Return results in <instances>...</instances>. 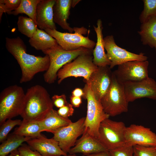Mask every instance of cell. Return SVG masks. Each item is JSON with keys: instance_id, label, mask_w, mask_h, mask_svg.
Masks as SVG:
<instances>
[{"instance_id": "obj_20", "label": "cell", "mask_w": 156, "mask_h": 156, "mask_svg": "<svg viewBox=\"0 0 156 156\" xmlns=\"http://www.w3.org/2000/svg\"><path fill=\"white\" fill-rule=\"evenodd\" d=\"M97 26H93L96 33L97 42L93 50V62L98 67L110 66L111 62L107 57L105 51L104 41L102 33L103 27L101 19L97 20Z\"/></svg>"}, {"instance_id": "obj_18", "label": "cell", "mask_w": 156, "mask_h": 156, "mask_svg": "<svg viewBox=\"0 0 156 156\" xmlns=\"http://www.w3.org/2000/svg\"><path fill=\"white\" fill-rule=\"evenodd\" d=\"M55 1V0H41L38 4L36 22L40 29H57L53 18V8Z\"/></svg>"}, {"instance_id": "obj_31", "label": "cell", "mask_w": 156, "mask_h": 156, "mask_svg": "<svg viewBox=\"0 0 156 156\" xmlns=\"http://www.w3.org/2000/svg\"><path fill=\"white\" fill-rule=\"evenodd\" d=\"M133 156H156V146H133Z\"/></svg>"}, {"instance_id": "obj_15", "label": "cell", "mask_w": 156, "mask_h": 156, "mask_svg": "<svg viewBox=\"0 0 156 156\" xmlns=\"http://www.w3.org/2000/svg\"><path fill=\"white\" fill-rule=\"evenodd\" d=\"M125 139V144L133 146H156V134L142 125L132 124L126 127Z\"/></svg>"}, {"instance_id": "obj_26", "label": "cell", "mask_w": 156, "mask_h": 156, "mask_svg": "<svg viewBox=\"0 0 156 156\" xmlns=\"http://www.w3.org/2000/svg\"><path fill=\"white\" fill-rule=\"evenodd\" d=\"M41 0H21V3L16 9L7 12L9 14L16 16L25 14L32 19L37 25L36 10L38 4Z\"/></svg>"}, {"instance_id": "obj_10", "label": "cell", "mask_w": 156, "mask_h": 156, "mask_svg": "<svg viewBox=\"0 0 156 156\" xmlns=\"http://www.w3.org/2000/svg\"><path fill=\"white\" fill-rule=\"evenodd\" d=\"M148 65L147 60L129 61L118 65L113 73L117 80L122 84L140 81L148 77Z\"/></svg>"}, {"instance_id": "obj_41", "label": "cell", "mask_w": 156, "mask_h": 156, "mask_svg": "<svg viewBox=\"0 0 156 156\" xmlns=\"http://www.w3.org/2000/svg\"><path fill=\"white\" fill-rule=\"evenodd\" d=\"M66 156H78L75 155V154H69V155H67Z\"/></svg>"}, {"instance_id": "obj_30", "label": "cell", "mask_w": 156, "mask_h": 156, "mask_svg": "<svg viewBox=\"0 0 156 156\" xmlns=\"http://www.w3.org/2000/svg\"><path fill=\"white\" fill-rule=\"evenodd\" d=\"M21 3V0H0V20L3 13L14 10L17 9Z\"/></svg>"}, {"instance_id": "obj_2", "label": "cell", "mask_w": 156, "mask_h": 156, "mask_svg": "<svg viewBox=\"0 0 156 156\" xmlns=\"http://www.w3.org/2000/svg\"><path fill=\"white\" fill-rule=\"evenodd\" d=\"M53 104L46 89L36 85L28 89L20 116L23 120L40 121L51 109Z\"/></svg>"}, {"instance_id": "obj_37", "label": "cell", "mask_w": 156, "mask_h": 156, "mask_svg": "<svg viewBox=\"0 0 156 156\" xmlns=\"http://www.w3.org/2000/svg\"><path fill=\"white\" fill-rule=\"evenodd\" d=\"M72 95L84 98L85 93L83 89L76 88L73 90L72 92Z\"/></svg>"}, {"instance_id": "obj_39", "label": "cell", "mask_w": 156, "mask_h": 156, "mask_svg": "<svg viewBox=\"0 0 156 156\" xmlns=\"http://www.w3.org/2000/svg\"><path fill=\"white\" fill-rule=\"evenodd\" d=\"M81 0H72L71 7L74 8Z\"/></svg>"}, {"instance_id": "obj_22", "label": "cell", "mask_w": 156, "mask_h": 156, "mask_svg": "<svg viewBox=\"0 0 156 156\" xmlns=\"http://www.w3.org/2000/svg\"><path fill=\"white\" fill-rule=\"evenodd\" d=\"M138 33L143 44L154 48L156 52V16H152L142 23Z\"/></svg>"}, {"instance_id": "obj_32", "label": "cell", "mask_w": 156, "mask_h": 156, "mask_svg": "<svg viewBox=\"0 0 156 156\" xmlns=\"http://www.w3.org/2000/svg\"><path fill=\"white\" fill-rule=\"evenodd\" d=\"M109 151L111 156H133V146L126 144Z\"/></svg>"}, {"instance_id": "obj_16", "label": "cell", "mask_w": 156, "mask_h": 156, "mask_svg": "<svg viewBox=\"0 0 156 156\" xmlns=\"http://www.w3.org/2000/svg\"><path fill=\"white\" fill-rule=\"evenodd\" d=\"M33 150L37 151L42 156H66L60 147L58 143L53 138H48L42 135L31 139L26 142Z\"/></svg>"}, {"instance_id": "obj_23", "label": "cell", "mask_w": 156, "mask_h": 156, "mask_svg": "<svg viewBox=\"0 0 156 156\" xmlns=\"http://www.w3.org/2000/svg\"><path fill=\"white\" fill-rule=\"evenodd\" d=\"M30 45L38 50L50 49L58 45L56 40L44 30L38 29L29 40Z\"/></svg>"}, {"instance_id": "obj_7", "label": "cell", "mask_w": 156, "mask_h": 156, "mask_svg": "<svg viewBox=\"0 0 156 156\" xmlns=\"http://www.w3.org/2000/svg\"><path fill=\"white\" fill-rule=\"evenodd\" d=\"M83 89L85 93L84 99L87 101V114L84 122L85 130L97 138L101 123L109 116L104 111L100 101L96 99L88 83H86Z\"/></svg>"}, {"instance_id": "obj_21", "label": "cell", "mask_w": 156, "mask_h": 156, "mask_svg": "<svg viewBox=\"0 0 156 156\" xmlns=\"http://www.w3.org/2000/svg\"><path fill=\"white\" fill-rule=\"evenodd\" d=\"M40 122L43 132L45 131L53 134L59 129L68 125L72 122L68 118H65L60 116L57 111L53 109Z\"/></svg>"}, {"instance_id": "obj_8", "label": "cell", "mask_w": 156, "mask_h": 156, "mask_svg": "<svg viewBox=\"0 0 156 156\" xmlns=\"http://www.w3.org/2000/svg\"><path fill=\"white\" fill-rule=\"evenodd\" d=\"M92 54L80 55L63 66L57 73L58 84L70 77H81L85 82L88 81L91 74L98 68L93 62Z\"/></svg>"}, {"instance_id": "obj_33", "label": "cell", "mask_w": 156, "mask_h": 156, "mask_svg": "<svg viewBox=\"0 0 156 156\" xmlns=\"http://www.w3.org/2000/svg\"><path fill=\"white\" fill-rule=\"evenodd\" d=\"M18 156H42L36 151L32 150L28 145L23 144L18 149Z\"/></svg>"}, {"instance_id": "obj_28", "label": "cell", "mask_w": 156, "mask_h": 156, "mask_svg": "<svg viewBox=\"0 0 156 156\" xmlns=\"http://www.w3.org/2000/svg\"><path fill=\"white\" fill-rule=\"evenodd\" d=\"M144 9L139 17L141 23L152 16H156V0H143Z\"/></svg>"}, {"instance_id": "obj_14", "label": "cell", "mask_w": 156, "mask_h": 156, "mask_svg": "<svg viewBox=\"0 0 156 156\" xmlns=\"http://www.w3.org/2000/svg\"><path fill=\"white\" fill-rule=\"evenodd\" d=\"M113 72L109 66L98 67L91 75L88 81H86L89 86L96 99L100 101L107 92L111 85Z\"/></svg>"}, {"instance_id": "obj_34", "label": "cell", "mask_w": 156, "mask_h": 156, "mask_svg": "<svg viewBox=\"0 0 156 156\" xmlns=\"http://www.w3.org/2000/svg\"><path fill=\"white\" fill-rule=\"evenodd\" d=\"M72 105L68 103L64 106L60 107L57 111L58 115L60 116L68 118V117L72 116L74 109Z\"/></svg>"}, {"instance_id": "obj_40", "label": "cell", "mask_w": 156, "mask_h": 156, "mask_svg": "<svg viewBox=\"0 0 156 156\" xmlns=\"http://www.w3.org/2000/svg\"><path fill=\"white\" fill-rule=\"evenodd\" d=\"M6 156H18V149L12 152L9 155Z\"/></svg>"}, {"instance_id": "obj_9", "label": "cell", "mask_w": 156, "mask_h": 156, "mask_svg": "<svg viewBox=\"0 0 156 156\" xmlns=\"http://www.w3.org/2000/svg\"><path fill=\"white\" fill-rule=\"evenodd\" d=\"M126 128L122 122L107 118L100 125L97 138L108 151L122 146L125 144Z\"/></svg>"}, {"instance_id": "obj_38", "label": "cell", "mask_w": 156, "mask_h": 156, "mask_svg": "<svg viewBox=\"0 0 156 156\" xmlns=\"http://www.w3.org/2000/svg\"><path fill=\"white\" fill-rule=\"evenodd\" d=\"M82 156H111L109 151L100 152L87 155H83Z\"/></svg>"}, {"instance_id": "obj_12", "label": "cell", "mask_w": 156, "mask_h": 156, "mask_svg": "<svg viewBox=\"0 0 156 156\" xmlns=\"http://www.w3.org/2000/svg\"><path fill=\"white\" fill-rule=\"evenodd\" d=\"M103 39L106 55L111 62L109 66L111 69L116 66L129 61L147 60V57L142 53L136 54L119 47L116 44L112 35L107 36Z\"/></svg>"}, {"instance_id": "obj_25", "label": "cell", "mask_w": 156, "mask_h": 156, "mask_svg": "<svg viewBox=\"0 0 156 156\" xmlns=\"http://www.w3.org/2000/svg\"><path fill=\"white\" fill-rule=\"evenodd\" d=\"M31 139L13 133L10 135L0 145V156H6L18 149L23 143Z\"/></svg>"}, {"instance_id": "obj_3", "label": "cell", "mask_w": 156, "mask_h": 156, "mask_svg": "<svg viewBox=\"0 0 156 156\" xmlns=\"http://www.w3.org/2000/svg\"><path fill=\"white\" fill-rule=\"evenodd\" d=\"M93 50L84 47L68 51L58 45L42 51L50 59V64L48 70L44 74V81L48 84L54 83L57 78L58 72L63 66L72 62L79 56L86 53H92Z\"/></svg>"}, {"instance_id": "obj_17", "label": "cell", "mask_w": 156, "mask_h": 156, "mask_svg": "<svg viewBox=\"0 0 156 156\" xmlns=\"http://www.w3.org/2000/svg\"><path fill=\"white\" fill-rule=\"evenodd\" d=\"M108 151L98 139L90 134L85 130L75 146L69 151V154L82 153L87 155Z\"/></svg>"}, {"instance_id": "obj_4", "label": "cell", "mask_w": 156, "mask_h": 156, "mask_svg": "<svg viewBox=\"0 0 156 156\" xmlns=\"http://www.w3.org/2000/svg\"><path fill=\"white\" fill-rule=\"evenodd\" d=\"M25 93L22 87L14 85L4 89L0 94V125L21 113Z\"/></svg>"}, {"instance_id": "obj_35", "label": "cell", "mask_w": 156, "mask_h": 156, "mask_svg": "<svg viewBox=\"0 0 156 156\" xmlns=\"http://www.w3.org/2000/svg\"><path fill=\"white\" fill-rule=\"evenodd\" d=\"M51 99L53 105L59 108L64 106L68 103L66 96L64 94L60 95H54Z\"/></svg>"}, {"instance_id": "obj_36", "label": "cell", "mask_w": 156, "mask_h": 156, "mask_svg": "<svg viewBox=\"0 0 156 156\" xmlns=\"http://www.w3.org/2000/svg\"><path fill=\"white\" fill-rule=\"evenodd\" d=\"M70 101L73 107H79L82 103V98L71 95L70 97Z\"/></svg>"}, {"instance_id": "obj_29", "label": "cell", "mask_w": 156, "mask_h": 156, "mask_svg": "<svg viewBox=\"0 0 156 156\" xmlns=\"http://www.w3.org/2000/svg\"><path fill=\"white\" fill-rule=\"evenodd\" d=\"M20 119H8L0 125V142H2L7 138L10 131L16 126L19 125L21 123Z\"/></svg>"}, {"instance_id": "obj_27", "label": "cell", "mask_w": 156, "mask_h": 156, "mask_svg": "<svg viewBox=\"0 0 156 156\" xmlns=\"http://www.w3.org/2000/svg\"><path fill=\"white\" fill-rule=\"evenodd\" d=\"M17 25L18 31L29 38L38 29L37 25L32 19L23 16H18Z\"/></svg>"}, {"instance_id": "obj_1", "label": "cell", "mask_w": 156, "mask_h": 156, "mask_svg": "<svg viewBox=\"0 0 156 156\" xmlns=\"http://www.w3.org/2000/svg\"><path fill=\"white\" fill-rule=\"evenodd\" d=\"M6 48L16 59L20 66L21 76L20 82L30 81L37 73L46 71L50 64L49 56H36L28 54L27 47L23 40L19 37L5 38Z\"/></svg>"}, {"instance_id": "obj_11", "label": "cell", "mask_w": 156, "mask_h": 156, "mask_svg": "<svg viewBox=\"0 0 156 156\" xmlns=\"http://www.w3.org/2000/svg\"><path fill=\"white\" fill-rule=\"evenodd\" d=\"M85 120V117H82L59 129L53 133V138L58 142L60 147L66 153L75 146L78 137L84 132Z\"/></svg>"}, {"instance_id": "obj_19", "label": "cell", "mask_w": 156, "mask_h": 156, "mask_svg": "<svg viewBox=\"0 0 156 156\" xmlns=\"http://www.w3.org/2000/svg\"><path fill=\"white\" fill-rule=\"evenodd\" d=\"M72 0H55L53 6V21L63 29L70 33L74 31L73 28L67 23L70 15Z\"/></svg>"}, {"instance_id": "obj_6", "label": "cell", "mask_w": 156, "mask_h": 156, "mask_svg": "<svg viewBox=\"0 0 156 156\" xmlns=\"http://www.w3.org/2000/svg\"><path fill=\"white\" fill-rule=\"evenodd\" d=\"M75 33H62L57 29H45L44 30L54 38L58 44L63 49L68 51L75 50L81 47L93 50L96 43L90 39L88 34H86L88 31L83 27L80 28L74 27Z\"/></svg>"}, {"instance_id": "obj_5", "label": "cell", "mask_w": 156, "mask_h": 156, "mask_svg": "<svg viewBox=\"0 0 156 156\" xmlns=\"http://www.w3.org/2000/svg\"><path fill=\"white\" fill-rule=\"evenodd\" d=\"M100 101L104 111L109 116H115L128 111L129 103L123 84L117 80L113 73L110 87Z\"/></svg>"}, {"instance_id": "obj_13", "label": "cell", "mask_w": 156, "mask_h": 156, "mask_svg": "<svg viewBox=\"0 0 156 156\" xmlns=\"http://www.w3.org/2000/svg\"><path fill=\"white\" fill-rule=\"evenodd\" d=\"M128 103L142 98L156 100V82L148 77L140 81H130L123 83Z\"/></svg>"}, {"instance_id": "obj_24", "label": "cell", "mask_w": 156, "mask_h": 156, "mask_svg": "<svg viewBox=\"0 0 156 156\" xmlns=\"http://www.w3.org/2000/svg\"><path fill=\"white\" fill-rule=\"evenodd\" d=\"M42 132L40 121L23 120L21 124L15 129L13 133L32 139L41 136Z\"/></svg>"}]
</instances>
